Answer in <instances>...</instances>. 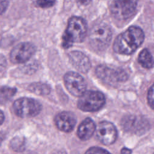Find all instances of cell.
Instances as JSON below:
<instances>
[{
	"mask_svg": "<svg viewBox=\"0 0 154 154\" xmlns=\"http://www.w3.org/2000/svg\"><path fill=\"white\" fill-rule=\"evenodd\" d=\"M144 40L143 31L138 26H132L116 37L113 49L117 53L129 55L141 46Z\"/></svg>",
	"mask_w": 154,
	"mask_h": 154,
	"instance_id": "obj_1",
	"label": "cell"
},
{
	"mask_svg": "<svg viewBox=\"0 0 154 154\" xmlns=\"http://www.w3.org/2000/svg\"><path fill=\"white\" fill-rule=\"evenodd\" d=\"M87 26L85 20L78 16H73L68 21L67 26L62 37V45L65 48L73 43L82 42L87 34Z\"/></svg>",
	"mask_w": 154,
	"mask_h": 154,
	"instance_id": "obj_2",
	"label": "cell"
},
{
	"mask_svg": "<svg viewBox=\"0 0 154 154\" xmlns=\"http://www.w3.org/2000/svg\"><path fill=\"white\" fill-rule=\"evenodd\" d=\"M111 38L112 31L106 23L101 22L95 24L90 31V43L96 51L105 49L109 45Z\"/></svg>",
	"mask_w": 154,
	"mask_h": 154,
	"instance_id": "obj_3",
	"label": "cell"
},
{
	"mask_svg": "<svg viewBox=\"0 0 154 154\" xmlns=\"http://www.w3.org/2000/svg\"><path fill=\"white\" fill-rule=\"evenodd\" d=\"M105 103L104 95L97 91H86L78 101L79 109L87 112H93L100 109Z\"/></svg>",
	"mask_w": 154,
	"mask_h": 154,
	"instance_id": "obj_4",
	"label": "cell"
},
{
	"mask_svg": "<svg viewBox=\"0 0 154 154\" xmlns=\"http://www.w3.org/2000/svg\"><path fill=\"white\" fill-rule=\"evenodd\" d=\"M13 108L17 116L26 118L34 117L38 114L42 110V105L34 99L22 97L14 101Z\"/></svg>",
	"mask_w": 154,
	"mask_h": 154,
	"instance_id": "obj_5",
	"label": "cell"
},
{
	"mask_svg": "<svg viewBox=\"0 0 154 154\" xmlns=\"http://www.w3.org/2000/svg\"><path fill=\"white\" fill-rule=\"evenodd\" d=\"M137 3L135 1H113L110 4V11L117 19L126 20L134 14Z\"/></svg>",
	"mask_w": 154,
	"mask_h": 154,
	"instance_id": "obj_6",
	"label": "cell"
},
{
	"mask_svg": "<svg viewBox=\"0 0 154 154\" xmlns=\"http://www.w3.org/2000/svg\"><path fill=\"white\" fill-rule=\"evenodd\" d=\"M64 81L69 93L76 97H80L86 91V82L78 73L74 72L66 73L64 76Z\"/></svg>",
	"mask_w": 154,
	"mask_h": 154,
	"instance_id": "obj_7",
	"label": "cell"
},
{
	"mask_svg": "<svg viewBox=\"0 0 154 154\" xmlns=\"http://www.w3.org/2000/svg\"><path fill=\"white\" fill-rule=\"evenodd\" d=\"M97 76L103 81L109 84L125 81L128 75L122 69H116L105 65H100L96 69Z\"/></svg>",
	"mask_w": 154,
	"mask_h": 154,
	"instance_id": "obj_8",
	"label": "cell"
},
{
	"mask_svg": "<svg viewBox=\"0 0 154 154\" xmlns=\"http://www.w3.org/2000/svg\"><path fill=\"white\" fill-rule=\"evenodd\" d=\"M97 138L105 145L113 144L117 137V131L115 126L111 122L103 121L96 128Z\"/></svg>",
	"mask_w": 154,
	"mask_h": 154,
	"instance_id": "obj_9",
	"label": "cell"
},
{
	"mask_svg": "<svg viewBox=\"0 0 154 154\" xmlns=\"http://www.w3.org/2000/svg\"><path fill=\"white\" fill-rule=\"evenodd\" d=\"M35 46L30 43L23 42L17 45L11 50L10 60L13 63H23L28 61L34 54Z\"/></svg>",
	"mask_w": 154,
	"mask_h": 154,
	"instance_id": "obj_10",
	"label": "cell"
},
{
	"mask_svg": "<svg viewBox=\"0 0 154 154\" xmlns=\"http://www.w3.org/2000/svg\"><path fill=\"white\" fill-rule=\"evenodd\" d=\"M122 125L125 131L138 135L145 133L149 128L147 120L135 116L125 117L122 120Z\"/></svg>",
	"mask_w": 154,
	"mask_h": 154,
	"instance_id": "obj_11",
	"label": "cell"
},
{
	"mask_svg": "<svg viewBox=\"0 0 154 154\" xmlns=\"http://www.w3.org/2000/svg\"><path fill=\"white\" fill-rule=\"evenodd\" d=\"M55 123L60 131L69 132L75 128L76 123V118L72 112L63 111L56 116Z\"/></svg>",
	"mask_w": 154,
	"mask_h": 154,
	"instance_id": "obj_12",
	"label": "cell"
},
{
	"mask_svg": "<svg viewBox=\"0 0 154 154\" xmlns=\"http://www.w3.org/2000/svg\"><path fill=\"white\" fill-rule=\"evenodd\" d=\"M69 57L72 64L79 72L86 73L90 69V60L84 53L78 51H72L69 54Z\"/></svg>",
	"mask_w": 154,
	"mask_h": 154,
	"instance_id": "obj_13",
	"label": "cell"
},
{
	"mask_svg": "<svg viewBox=\"0 0 154 154\" xmlns=\"http://www.w3.org/2000/svg\"><path fill=\"white\" fill-rule=\"evenodd\" d=\"M96 128L94 121L90 118H87L79 125L77 131V135L81 140H87L93 135Z\"/></svg>",
	"mask_w": 154,
	"mask_h": 154,
	"instance_id": "obj_14",
	"label": "cell"
},
{
	"mask_svg": "<svg viewBox=\"0 0 154 154\" xmlns=\"http://www.w3.org/2000/svg\"><path fill=\"white\" fill-rule=\"evenodd\" d=\"M139 63L144 68L151 69L153 66V60L152 54L147 49H143L138 55Z\"/></svg>",
	"mask_w": 154,
	"mask_h": 154,
	"instance_id": "obj_15",
	"label": "cell"
},
{
	"mask_svg": "<svg viewBox=\"0 0 154 154\" xmlns=\"http://www.w3.org/2000/svg\"><path fill=\"white\" fill-rule=\"evenodd\" d=\"M29 89L32 92L40 95L47 94L50 92L51 90V88L48 85L40 82L33 83L31 84L29 87Z\"/></svg>",
	"mask_w": 154,
	"mask_h": 154,
	"instance_id": "obj_16",
	"label": "cell"
},
{
	"mask_svg": "<svg viewBox=\"0 0 154 154\" xmlns=\"http://www.w3.org/2000/svg\"><path fill=\"white\" fill-rule=\"evenodd\" d=\"M16 89L15 88L3 87L0 88V103H5L10 100L15 94Z\"/></svg>",
	"mask_w": 154,
	"mask_h": 154,
	"instance_id": "obj_17",
	"label": "cell"
},
{
	"mask_svg": "<svg viewBox=\"0 0 154 154\" xmlns=\"http://www.w3.org/2000/svg\"><path fill=\"white\" fill-rule=\"evenodd\" d=\"M11 147L13 150L17 151H21L24 148V142L20 138H14L11 143Z\"/></svg>",
	"mask_w": 154,
	"mask_h": 154,
	"instance_id": "obj_18",
	"label": "cell"
},
{
	"mask_svg": "<svg viewBox=\"0 0 154 154\" xmlns=\"http://www.w3.org/2000/svg\"><path fill=\"white\" fill-rule=\"evenodd\" d=\"M85 154H111L108 150L99 147H92L88 149Z\"/></svg>",
	"mask_w": 154,
	"mask_h": 154,
	"instance_id": "obj_19",
	"label": "cell"
},
{
	"mask_svg": "<svg viewBox=\"0 0 154 154\" xmlns=\"http://www.w3.org/2000/svg\"><path fill=\"white\" fill-rule=\"evenodd\" d=\"M147 101L149 106L152 109H153V86L152 85L149 89L147 93Z\"/></svg>",
	"mask_w": 154,
	"mask_h": 154,
	"instance_id": "obj_20",
	"label": "cell"
},
{
	"mask_svg": "<svg viewBox=\"0 0 154 154\" xmlns=\"http://www.w3.org/2000/svg\"><path fill=\"white\" fill-rule=\"evenodd\" d=\"M37 4L42 8H48L52 6L55 3L53 1H37L36 2Z\"/></svg>",
	"mask_w": 154,
	"mask_h": 154,
	"instance_id": "obj_21",
	"label": "cell"
},
{
	"mask_svg": "<svg viewBox=\"0 0 154 154\" xmlns=\"http://www.w3.org/2000/svg\"><path fill=\"white\" fill-rule=\"evenodd\" d=\"M7 66V61L5 57L0 54V72H2L6 67Z\"/></svg>",
	"mask_w": 154,
	"mask_h": 154,
	"instance_id": "obj_22",
	"label": "cell"
},
{
	"mask_svg": "<svg viewBox=\"0 0 154 154\" xmlns=\"http://www.w3.org/2000/svg\"><path fill=\"white\" fill-rule=\"evenodd\" d=\"M8 5V1L0 0V14L3 13Z\"/></svg>",
	"mask_w": 154,
	"mask_h": 154,
	"instance_id": "obj_23",
	"label": "cell"
},
{
	"mask_svg": "<svg viewBox=\"0 0 154 154\" xmlns=\"http://www.w3.org/2000/svg\"><path fill=\"white\" fill-rule=\"evenodd\" d=\"M131 150L124 147L121 150V154H131Z\"/></svg>",
	"mask_w": 154,
	"mask_h": 154,
	"instance_id": "obj_24",
	"label": "cell"
},
{
	"mask_svg": "<svg viewBox=\"0 0 154 154\" xmlns=\"http://www.w3.org/2000/svg\"><path fill=\"white\" fill-rule=\"evenodd\" d=\"M4 120V115L3 112L0 110V126L2 124Z\"/></svg>",
	"mask_w": 154,
	"mask_h": 154,
	"instance_id": "obj_25",
	"label": "cell"
},
{
	"mask_svg": "<svg viewBox=\"0 0 154 154\" xmlns=\"http://www.w3.org/2000/svg\"><path fill=\"white\" fill-rule=\"evenodd\" d=\"M52 154H66L65 152H62V151H58V152H54Z\"/></svg>",
	"mask_w": 154,
	"mask_h": 154,
	"instance_id": "obj_26",
	"label": "cell"
},
{
	"mask_svg": "<svg viewBox=\"0 0 154 154\" xmlns=\"http://www.w3.org/2000/svg\"><path fill=\"white\" fill-rule=\"evenodd\" d=\"M1 141H2V137L0 136V144L1 143Z\"/></svg>",
	"mask_w": 154,
	"mask_h": 154,
	"instance_id": "obj_27",
	"label": "cell"
}]
</instances>
